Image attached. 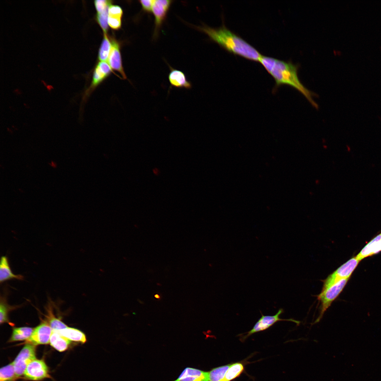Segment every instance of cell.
<instances>
[{"label": "cell", "instance_id": "cell-1", "mask_svg": "<svg viewBox=\"0 0 381 381\" xmlns=\"http://www.w3.org/2000/svg\"><path fill=\"white\" fill-rule=\"evenodd\" d=\"M224 137L210 123L198 124L193 131L186 144L185 156L180 170L169 181L164 200L167 205L175 198L192 176L221 148Z\"/></svg>", "mask_w": 381, "mask_h": 381}, {"label": "cell", "instance_id": "cell-2", "mask_svg": "<svg viewBox=\"0 0 381 381\" xmlns=\"http://www.w3.org/2000/svg\"><path fill=\"white\" fill-rule=\"evenodd\" d=\"M345 3L341 0H310L307 2L304 23L309 35L306 75L310 78L316 73L320 57L333 35Z\"/></svg>", "mask_w": 381, "mask_h": 381}, {"label": "cell", "instance_id": "cell-3", "mask_svg": "<svg viewBox=\"0 0 381 381\" xmlns=\"http://www.w3.org/2000/svg\"><path fill=\"white\" fill-rule=\"evenodd\" d=\"M222 87V98L216 117L219 131L224 138L238 144L248 158H253V153L243 128L238 89L232 82L226 78L224 79Z\"/></svg>", "mask_w": 381, "mask_h": 381}, {"label": "cell", "instance_id": "cell-4", "mask_svg": "<svg viewBox=\"0 0 381 381\" xmlns=\"http://www.w3.org/2000/svg\"><path fill=\"white\" fill-rule=\"evenodd\" d=\"M340 143L336 157L341 173L358 178L381 179V163L363 142L348 138L339 131Z\"/></svg>", "mask_w": 381, "mask_h": 381}, {"label": "cell", "instance_id": "cell-5", "mask_svg": "<svg viewBox=\"0 0 381 381\" xmlns=\"http://www.w3.org/2000/svg\"><path fill=\"white\" fill-rule=\"evenodd\" d=\"M246 28L243 17L234 11H221L217 16L216 47L219 54L229 59L240 56Z\"/></svg>", "mask_w": 381, "mask_h": 381}, {"label": "cell", "instance_id": "cell-6", "mask_svg": "<svg viewBox=\"0 0 381 381\" xmlns=\"http://www.w3.org/2000/svg\"><path fill=\"white\" fill-rule=\"evenodd\" d=\"M223 87L213 68L208 67V74L198 98L197 117L202 123L216 120L221 103Z\"/></svg>", "mask_w": 381, "mask_h": 381}, {"label": "cell", "instance_id": "cell-7", "mask_svg": "<svg viewBox=\"0 0 381 381\" xmlns=\"http://www.w3.org/2000/svg\"><path fill=\"white\" fill-rule=\"evenodd\" d=\"M219 13L202 25L195 26L193 34L195 44L204 56L208 67L212 68L216 57L217 22Z\"/></svg>", "mask_w": 381, "mask_h": 381}, {"label": "cell", "instance_id": "cell-8", "mask_svg": "<svg viewBox=\"0 0 381 381\" xmlns=\"http://www.w3.org/2000/svg\"><path fill=\"white\" fill-rule=\"evenodd\" d=\"M222 1L212 0H193L188 3V8L195 26L206 22L219 13L223 6Z\"/></svg>", "mask_w": 381, "mask_h": 381}, {"label": "cell", "instance_id": "cell-9", "mask_svg": "<svg viewBox=\"0 0 381 381\" xmlns=\"http://www.w3.org/2000/svg\"><path fill=\"white\" fill-rule=\"evenodd\" d=\"M308 1L293 0L279 1L284 16L290 23L300 25L304 22L305 12Z\"/></svg>", "mask_w": 381, "mask_h": 381}, {"label": "cell", "instance_id": "cell-10", "mask_svg": "<svg viewBox=\"0 0 381 381\" xmlns=\"http://www.w3.org/2000/svg\"><path fill=\"white\" fill-rule=\"evenodd\" d=\"M93 176L95 179L98 181H101L103 178L107 177V175L105 174V173L101 170L95 171L93 172Z\"/></svg>", "mask_w": 381, "mask_h": 381}, {"label": "cell", "instance_id": "cell-11", "mask_svg": "<svg viewBox=\"0 0 381 381\" xmlns=\"http://www.w3.org/2000/svg\"><path fill=\"white\" fill-rule=\"evenodd\" d=\"M85 166L88 169V170L92 171V167L90 164L85 162Z\"/></svg>", "mask_w": 381, "mask_h": 381}]
</instances>
